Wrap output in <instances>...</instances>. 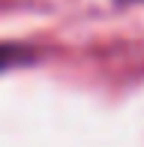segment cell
<instances>
[{
	"label": "cell",
	"mask_w": 144,
	"mask_h": 147,
	"mask_svg": "<svg viewBox=\"0 0 144 147\" xmlns=\"http://www.w3.org/2000/svg\"><path fill=\"white\" fill-rule=\"evenodd\" d=\"M120 3H144V0H120Z\"/></svg>",
	"instance_id": "2"
},
{
	"label": "cell",
	"mask_w": 144,
	"mask_h": 147,
	"mask_svg": "<svg viewBox=\"0 0 144 147\" xmlns=\"http://www.w3.org/2000/svg\"><path fill=\"white\" fill-rule=\"evenodd\" d=\"M27 60H30V51L24 48V45H0V69L27 63Z\"/></svg>",
	"instance_id": "1"
}]
</instances>
